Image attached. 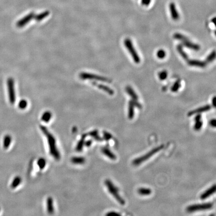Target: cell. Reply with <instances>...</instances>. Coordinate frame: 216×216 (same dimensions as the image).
<instances>
[{"instance_id":"obj_1","label":"cell","mask_w":216,"mask_h":216,"mask_svg":"<svg viewBox=\"0 0 216 216\" xmlns=\"http://www.w3.org/2000/svg\"><path fill=\"white\" fill-rule=\"evenodd\" d=\"M41 130L42 131L43 133L46 136L47 139L48 145H49L50 153L53 158L56 160H59L61 158V155L60 154L59 151L56 145V139L54 136L49 132V130L45 126H41Z\"/></svg>"},{"instance_id":"obj_2","label":"cell","mask_w":216,"mask_h":216,"mask_svg":"<svg viewBox=\"0 0 216 216\" xmlns=\"http://www.w3.org/2000/svg\"><path fill=\"white\" fill-rule=\"evenodd\" d=\"M105 185L106 186L108 191H109L110 194L113 195L114 198L116 200L117 202L120 203L122 205L125 204V201L122 198L119 194V190L113 183L110 181V180H106L105 182Z\"/></svg>"},{"instance_id":"obj_3","label":"cell","mask_w":216,"mask_h":216,"mask_svg":"<svg viewBox=\"0 0 216 216\" xmlns=\"http://www.w3.org/2000/svg\"><path fill=\"white\" fill-rule=\"evenodd\" d=\"M164 146L163 145L156 147L152 150L149 151L148 153H147V154H146L145 155L135 159L133 161V164L135 166H138L140 165L141 164H142V163L145 162L146 161H147L148 159H150L151 157H152L154 155L160 151L162 150L164 148Z\"/></svg>"},{"instance_id":"obj_4","label":"cell","mask_w":216,"mask_h":216,"mask_svg":"<svg viewBox=\"0 0 216 216\" xmlns=\"http://www.w3.org/2000/svg\"><path fill=\"white\" fill-rule=\"evenodd\" d=\"M124 45L131 54L134 61L136 64H139L140 62V58L137 53V51H136L131 40L130 39H125L124 41Z\"/></svg>"},{"instance_id":"obj_5","label":"cell","mask_w":216,"mask_h":216,"mask_svg":"<svg viewBox=\"0 0 216 216\" xmlns=\"http://www.w3.org/2000/svg\"><path fill=\"white\" fill-rule=\"evenodd\" d=\"M79 78L82 80H95L97 81H101L103 82H107V83H111L112 81L111 80L106 77H102V76H98L97 75L90 74V73H86V72H82L79 74Z\"/></svg>"},{"instance_id":"obj_6","label":"cell","mask_w":216,"mask_h":216,"mask_svg":"<svg viewBox=\"0 0 216 216\" xmlns=\"http://www.w3.org/2000/svg\"><path fill=\"white\" fill-rule=\"evenodd\" d=\"M213 204L211 203H206L201 204L193 205L187 208V211L189 213L194 212L196 211H204L211 209L213 207Z\"/></svg>"},{"instance_id":"obj_7","label":"cell","mask_w":216,"mask_h":216,"mask_svg":"<svg viewBox=\"0 0 216 216\" xmlns=\"http://www.w3.org/2000/svg\"><path fill=\"white\" fill-rule=\"evenodd\" d=\"M7 87L8 90L9 101L12 104L15 103L16 100L15 91V83L13 78H9L7 82Z\"/></svg>"},{"instance_id":"obj_8","label":"cell","mask_w":216,"mask_h":216,"mask_svg":"<svg viewBox=\"0 0 216 216\" xmlns=\"http://www.w3.org/2000/svg\"><path fill=\"white\" fill-rule=\"evenodd\" d=\"M181 42H182L183 45H184V46H185L186 47L189 49L193 50L194 51H199L201 49V47L199 45L191 42L187 37L186 38V39L182 41Z\"/></svg>"},{"instance_id":"obj_9","label":"cell","mask_w":216,"mask_h":216,"mask_svg":"<svg viewBox=\"0 0 216 216\" xmlns=\"http://www.w3.org/2000/svg\"><path fill=\"white\" fill-rule=\"evenodd\" d=\"M33 18H34V14H30L24 17L22 19H21L20 20H19L18 22H17L16 25L18 28H22V27H24L28 23H29Z\"/></svg>"},{"instance_id":"obj_10","label":"cell","mask_w":216,"mask_h":216,"mask_svg":"<svg viewBox=\"0 0 216 216\" xmlns=\"http://www.w3.org/2000/svg\"><path fill=\"white\" fill-rule=\"evenodd\" d=\"M211 109V106L210 105H206L204 106L201 107L200 108H198L197 109L193 110L189 112L188 113V116L191 117L193 115L197 114H201L203 112L208 111Z\"/></svg>"},{"instance_id":"obj_11","label":"cell","mask_w":216,"mask_h":216,"mask_svg":"<svg viewBox=\"0 0 216 216\" xmlns=\"http://www.w3.org/2000/svg\"><path fill=\"white\" fill-rule=\"evenodd\" d=\"M91 84L93 85V86L98 87L99 89L105 91L106 93L110 95H113L114 94V91L110 87L107 86L106 85L98 84L96 82H91Z\"/></svg>"},{"instance_id":"obj_12","label":"cell","mask_w":216,"mask_h":216,"mask_svg":"<svg viewBox=\"0 0 216 216\" xmlns=\"http://www.w3.org/2000/svg\"><path fill=\"white\" fill-rule=\"evenodd\" d=\"M188 64L189 66L199 68H205L207 65V63L204 61L198 60H188Z\"/></svg>"},{"instance_id":"obj_13","label":"cell","mask_w":216,"mask_h":216,"mask_svg":"<svg viewBox=\"0 0 216 216\" xmlns=\"http://www.w3.org/2000/svg\"><path fill=\"white\" fill-rule=\"evenodd\" d=\"M216 185H214L213 186H212L211 188H210L209 189L203 193L201 195L200 198L202 200L206 199L212 195L214 194L215 192H216Z\"/></svg>"},{"instance_id":"obj_14","label":"cell","mask_w":216,"mask_h":216,"mask_svg":"<svg viewBox=\"0 0 216 216\" xmlns=\"http://www.w3.org/2000/svg\"><path fill=\"white\" fill-rule=\"evenodd\" d=\"M47 210L49 214H53L54 213V202L51 197L48 198L46 202Z\"/></svg>"},{"instance_id":"obj_15","label":"cell","mask_w":216,"mask_h":216,"mask_svg":"<svg viewBox=\"0 0 216 216\" xmlns=\"http://www.w3.org/2000/svg\"><path fill=\"white\" fill-rule=\"evenodd\" d=\"M170 10L171 15L172 18L174 20H178L179 19V15L174 3L170 4Z\"/></svg>"},{"instance_id":"obj_16","label":"cell","mask_w":216,"mask_h":216,"mask_svg":"<svg viewBox=\"0 0 216 216\" xmlns=\"http://www.w3.org/2000/svg\"><path fill=\"white\" fill-rule=\"evenodd\" d=\"M102 152L103 154H104L107 157H108L109 159L115 160L117 158L116 156L111 151L109 150L107 148H102Z\"/></svg>"},{"instance_id":"obj_17","label":"cell","mask_w":216,"mask_h":216,"mask_svg":"<svg viewBox=\"0 0 216 216\" xmlns=\"http://www.w3.org/2000/svg\"><path fill=\"white\" fill-rule=\"evenodd\" d=\"M126 91L127 94L132 98L133 100H138V96L137 95V94L135 93L134 90L133 89L132 87L130 86H127L126 88Z\"/></svg>"},{"instance_id":"obj_18","label":"cell","mask_w":216,"mask_h":216,"mask_svg":"<svg viewBox=\"0 0 216 216\" xmlns=\"http://www.w3.org/2000/svg\"><path fill=\"white\" fill-rule=\"evenodd\" d=\"M86 135H83L82 136V138L80 140L78 143V144L76 147V150L78 152H80L83 150L84 146L85 145V139L86 138Z\"/></svg>"},{"instance_id":"obj_19","label":"cell","mask_w":216,"mask_h":216,"mask_svg":"<svg viewBox=\"0 0 216 216\" xmlns=\"http://www.w3.org/2000/svg\"><path fill=\"white\" fill-rule=\"evenodd\" d=\"M12 142V137L10 135H6L3 139V147L5 149H7L10 147Z\"/></svg>"},{"instance_id":"obj_20","label":"cell","mask_w":216,"mask_h":216,"mask_svg":"<svg viewBox=\"0 0 216 216\" xmlns=\"http://www.w3.org/2000/svg\"><path fill=\"white\" fill-rule=\"evenodd\" d=\"M135 115L134 112V106L132 103V101H130L129 102L128 107V118L130 120H132L134 118Z\"/></svg>"},{"instance_id":"obj_21","label":"cell","mask_w":216,"mask_h":216,"mask_svg":"<svg viewBox=\"0 0 216 216\" xmlns=\"http://www.w3.org/2000/svg\"><path fill=\"white\" fill-rule=\"evenodd\" d=\"M85 159L83 157H74L71 159L72 163L76 165H81L85 163Z\"/></svg>"},{"instance_id":"obj_22","label":"cell","mask_w":216,"mask_h":216,"mask_svg":"<svg viewBox=\"0 0 216 216\" xmlns=\"http://www.w3.org/2000/svg\"><path fill=\"white\" fill-rule=\"evenodd\" d=\"M52 117V114L51 113L50 111H46L43 114L41 119L42 121L45 123H48Z\"/></svg>"},{"instance_id":"obj_23","label":"cell","mask_w":216,"mask_h":216,"mask_svg":"<svg viewBox=\"0 0 216 216\" xmlns=\"http://www.w3.org/2000/svg\"><path fill=\"white\" fill-rule=\"evenodd\" d=\"M177 49L178 52H179V54H180V55L182 56V57L184 59L186 60L187 61L188 60V56L187 54H186V53L185 52V51L183 50L182 45H181V44L178 45L177 47Z\"/></svg>"},{"instance_id":"obj_24","label":"cell","mask_w":216,"mask_h":216,"mask_svg":"<svg viewBox=\"0 0 216 216\" xmlns=\"http://www.w3.org/2000/svg\"><path fill=\"white\" fill-rule=\"evenodd\" d=\"M89 135L92 137H93V138L95 140L97 141L101 142V141H103V139L100 137V136H99L98 130H94L93 131H92V132L90 133Z\"/></svg>"},{"instance_id":"obj_25","label":"cell","mask_w":216,"mask_h":216,"mask_svg":"<svg viewBox=\"0 0 216 216\" xmlns=\"http://www.w3.org/2000/svg\"><path fill=\"white\" fill-rule=\"evenodd\" d=\"M139 194L142 196H147V195H150L152 193V191L150 189L148 188H140L138 190Z\"/></svg>"},{"instance_id":"obj_26","label":"cell","mask_w":216,"mask_h":216,"mask_svg":"<svg viewBox=\"0 0 216 216\" xmlns=\"http://www.w3.org/2000/svg\"><path fill=\"white\" fill-rule=\"evenodd\" d=\"M22 182V179L19 176H17L14 179L13 181L12 182L11 187L12 189H15L16 188H17L19 185L21 184V183Z\"/></svg>"},{"instance_id":"obj_27","label":"cell","mask_w":216,"mask_h":216,"mask_svg":"<svg viewBox=\"0 0 216 216\" xmlns=\"http://www.w3.org/2000/svg\"><path fill=\"white\" fill-rule=\"evenodd\" d=\"M181 86V80H178L177 81H176L175 83H174L171 90L173 92H177L179 90V89L180 88Z\"/></svg>"},{"instance_id":"obj_28","label":"cell","mask_w":216,"mask_h":216,"mask_svg":"<svg viewBox=\"0 0 216 216\" xmlns=\"http://www.w3.org/2000/svg\"><path fill=\"white\" fill-rule=\"evenodd\" d=\"M38 166L41 170H43L46 165V161L45 159L41 158L38 160L37 162Z\"/></svg>"},{"instance_id":"obj_29","label":"cell","mask_w":216,"mask_h":216,"mask_svg":"<svg viewBox=\"0 0 216 216\" xmlns=\"http://www.w3.org/2000/svg\"><path fill=\"white\" fill-rule=\"evenodd\" d=\"M215 58H216V52L215 51H213L206 58V62H212L215 59Z\"/></svg>"},{"instance_id":"obj_30","label":"cell","mask_w":216,"mask_h":216,"mask_svg":"<svg viewBox=\"0 0 216 216\" xmlns=\"http://www.w3.org/2000/svg\"><path fill=\"white\" fill-rule=\"evenodd\" d=\"M158 77H159V79L161 80V81H164L167 78L168 72L165 70L161 71L158 74Z\"/></svg>"},{"instance_id":"obj_31","label":"cell","mask_w":216,"mask_h":216,"mask_svg":"<svg viewBox=\"0 0 216 216\" xmlns=\"http://www.w3.org/2000/svg\"><path fill=\"white\" fill-rule=\"evenodd\" d=\"M166 53L165 51H164L163 49H160L157 52V56L159 59H163L166 57Z\"/></svg>"},{"instance_id":"obj_32","label":"cell","mask_w":216,"mask_h":216,"mask_svg":"<svg viewBox=\"0 0 216 216\" xmlns=\"http://www.w3.org/2000/svg\"><path fill=\"white\" fill-rule=\"evenodd\" d=\"M27 106H28V102L26 100H24V99L21 100L19 102L18 107L20 109H22V110L25 109L26 108H27Z\"/></svg>"},{"instance_id":"obj_33","label":"cell","mask_w":216,"mask_h":216,"mask_svg":"<svg viewBox=\"0 0 216 216\" xmlns=\"http://www.w3.org/2000/svg\"><path fill=\"white\" fill-rule=\"evenodd\" d=\"M49 12H45L37 16L36 17V20L37 21H41L43 19H44L45 18H46L48 15H49Z\"/></svg>"},{"instance_id":"obj_34","label":"cell","mask_w":216,"mask_h":216,"mask_svg":"<svg viewBox=\"0 0 216 216\" xmlns=\"http://www.w3.org/2000/svg\"><path fill=\"white\" fill-rule=\"evenodd\" d=\"M103 134L104 139L106 141L110 140V139H111L112 138V137H113L112 135L110 133L106 132V131H104Z\"/></svg>"},{"instance_id":"obj_35","label":"cell","mask_w":216,"mask_h":216,"mask_svg":"<svg viewBox=\"0 0 216 216\" xmlns=\"http://www.w3.org/2000/svg\"><path fill=\"white\" fill-rule=\"evenodd\" d=\"M203 126V122L201 120L199 121L196 122L194 126V129L196 131H199Z\"/></svg>"},{"instance_id":"obj_36","label":"cell","mask_w":216,"mask_h":216,"mask_svg":"<svg viewBox=\"0 0 216 216\" xmlns=\"http://www.w3.org/2000/svg\"><path fill=\"white\" fill-rule=\"evenodd\" d=\"M131 101H132V103L133 104V105L134 106L136 107L137 108H138L139 109H142V105L140 103L138 102L137 100H133V99H132V100H131Z\"/></svg>"},{"instance_id":"obj_37","label":"cell","mask_w":216,"mask_h":216,"mask_svg":"<svg viewBox=\"0 0 216 216\" xmlns=\"http://www.w3.org/2000/svg\"><path fill=\"white\" fill-rule=\"evenodd\" d=\"M106 216H120L121 214L119 213H117L115 212H110L108 214H107Z\"/></svg>"},{"instance_id":"obj_38","label":"cell","mask_w":216,"mask_h":216,"mask_svg":"<svg viewBox=\"0 0 216 216\" xmlns=\"http://www.w3.org/2000/svg\"><path fill=\"white\" fill-rule=\"evenodd\" d=\"M216 121L215 119H212V120H211L210 121V126H212V127H216Z\"/></svg>"},{"instance_id":"obj_39","label":"cell","mask_w":216,"mask_h":216,"mask_svg":"<svg viewBox=\"0 0 216 216\" xmlns=\"http://www.w3.org/2000/svg\"><path fill=\"white\" fill-rule=\"evenodd\" d=\"M201 115L200 114H197L196 117H195V121L196 122L199 121L201 119Z\"/></svg>"},{"instance_id":"obj_40","label":"cell","mask_w":216,"mask_h":216,"mask_svg":"<svg viewBox=\"0 0 216 216\" xmlns=\"http://www.w3.org/2000/svg\"><path fill=\"white\" fill-rule=\"evenodd\" d=\"M151 0H142V3L143 5L148 6Z\"/></svg>"},{"instance_id":"obj_41","label":"cell","mask_w":216,"mask_h":216,"mask_svg":"<svg viewBox=\"0 0 216 216\" xmlns=\"http://www.w3.org/2000/svg\"><path fill=\"white\" fill-rule=\"evenodd\" d=\"M92 142H93L91 140L87 141L86 142H85V145L86 146V147H90V146L91 145Z\"/></svg>"},{"instance_id":"obj_42","label":"cell","mask_w":216,"mask_h":216,"mask_svg":"<svg viewBox=\"0 0 216 216\" xmlns=\"http://www.w3.org/2000/svg\"><path fill=\"white\" fill-rule=\"evenodd\" d=\"M216 97H214L213 99H212V105L215 108L216 107Z\"/></svg>"},{"instance_id":"obj_43","label":"cell","mask_w":216,"mask_h":216,"mask_svg":"<svg viewBox=\"0 0 216 216\" xmlns=\"http://www.w3.org/2000/svg\"><path fill=\"white\" fill-rule=\"evenodd\" d=\"M215 20H216V18H214V19L212 20V22H213V23H214V25H216V22H215Z\"/></svg>"},{"instance_id":"obj_44","label":"cell","mask_w":216,"mask_h":216,"mask_svg":"<svg viewBox=\"0 0 216 216\" xmlns=\"http://www.w3.org/2000/svg\"><path fill=\"white\" fill-rule=\"evenodd\" d=\"M0 210H1V209H0Z\"/></svg>"}]
</instances>
